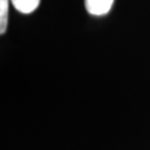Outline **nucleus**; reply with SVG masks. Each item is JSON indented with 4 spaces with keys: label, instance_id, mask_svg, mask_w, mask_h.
Masks as SVG:
<instances>
[{
    "label": "nucleus",
    "instance_id": "f03ea898",
    "mask_svg": "<svg viewBox=\"0 0 150 150\" xmlns=\"http://www.w3.org/2000/svg\"><path fill=\"white\" fill-rule=\"evenodd\" d=\"M13 7L21 13H31L38 8L40 0H10Z\"/></svg>",
    "mask_w": 150,
    "mask_h": 150
},
{
    "label": "nucleus",
    "instance_id": "7ed1b4c3",
    "mask_svg": "<svg viewBox=\"0 0 150 150\" xmlns=\"http://www.w3.org/2000/svg\"><path fill=\"white\" fill-rule=\"evenodd\" d=\"M9 0H0V33L4 35L8 27Z\"/></svg>",
    "mask_w": 150,
    "mask_h": 150
},
{
    "label": "nucleus",
    "instance_id": "f257e3e1",
    "mask_svg": "<svg viewBox=\"0 0 150 150\" xmlns=\"http://www.w3.org/2000/svg\"><path fill=\"white\" fill-rule=\"evenodd\" d=\"M113 0H85L87 11L93 16L107 15L111 9Z\"/></svg>",
    "mask_w": 150,
    "mask_h": 150
}]
</instances>
